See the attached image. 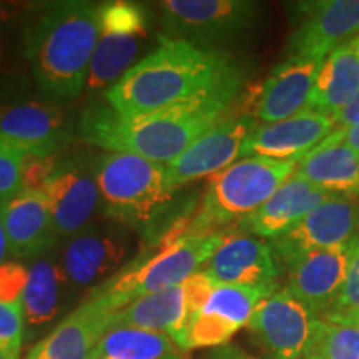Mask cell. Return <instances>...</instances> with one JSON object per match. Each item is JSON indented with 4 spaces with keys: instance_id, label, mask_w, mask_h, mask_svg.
Returning a JSON list of instances; mask_svg holds the SVG:
<instances>
[{
    "instance_id": "6da1fadb",
    "label": "cell",
    "mask_w": 359,
    "mask_h": 359,
    "mask_svg": "<svg viewBox=\"0 0 359 359\" xmlns=\"http://www.w3.org/2000/svg\"><path fill=\"white\" fill-rule=\"evenodd\" d=\"M245 79L243 72L188 100L140 116L118 115L107 102L105 105L93 103L82 114L79 135L88 145L109 154H132L168 165L201 135L233 114Z\"/></svg>"
},
{
    "instance_id": "7a4b0ae2",
    "label": "cell",
    "mask_w": 359,
    "mask_h": 359,
    "mask_svg": "<svg viewBox=\"0 0 359 359\" xmlns=\"http://www.w3.org/2000/svg\"><path fill=\"white\" fill-rule=\"evenodd\" d=\"M100 34V4L87 0L35 4L22 22V52L48 102L82 95Z\"/></svg>"
},
{
    "instance_id": "3957f363",
    "label": "cell",
    "mask_w": 359,
    "mask_h": 359,
    "mask_svg": "<svg viewBox=\"0 0 359 359\" xmlns=\"http://www.w3.org/2000/svg\"><path fill=\"white\" fill-rule=\"evenodd\" d=\"M243 72L230 52L160 35L158 47L103 97L118 115L140 116L188 100Z\"/></svg>"
},
{
    "instance_id": "277c9868",
    "label": "cell",
    "mask_w": 359,
    "mask_h": 359,
    "mask_svg": "<svg viewBox=\"0 0 359 359\" xmlns=\"http://www.w3.org/2000/svg\"><path fill=\"white\" fill-rule=\"evenodd\" d=\"M103 217L143 236L167 241L175 191L165 165L132 154H105L93 165Z\"/></svg>"
},
{
    "instance_id": "5b68a950",
    "label": "cell",
    "mask_w": 359,
    "mask_h": 359,
    "mask_svg": "<svg viewBox=\"0 0 359 359\" xmlns=\"http://www.w3.org/2000/svg\"><path fill=\"white\" fill-rule=\"evenodd\" d=\"M299 161L263 156L241 158L210 178L200 208L187 233H218L224 224L241 223L258 212L294 173Z\"/></svg>"
},
{
    "instance_id": "8992f818",
    "label": "cell",
    "mask_w": 359,
    "mask_h": 359,
    "mask_svg": "<svg viewBox=\"0 0 359 359\" xmlns=\"http://www.w3.org/2000/svg\"><path fill=\"white\" fill-rule=\"evenodd\" d=\"M224 235L218 233H185L165 241L155 255L132 263L110 280L100 283L90 296H97L118 311L135 299L183 285L198 273L222 245Z\"/></svg>"
},
{
    "instance_id": "52a82bcc",
    "label": "cell",
    "mask_w": 359,
    "mask_h": 359,
    "mask_svg": "<svg viewBox=\"0 0 359 359\" xmlns=\"http://www.w3.org/2000/svg\"><path fill=\"white\" fill-rule=\"evenodd\" d=\"M151 12L145 4L110 0L100 4V34L90 64L87 93H103L138 64L150 35Z\"/></svg>"
},
{
    "instance_id": "ba28073f",
    "label": "cell",
    "mask_w": 359,
    "mask_h": 359,
    "mask_svg": "<svg viewBox=\"0 0 359 359\" xmlns=\"http://www.w3.org/2000/svg\"><path fill=\"white\" fill-rule=\"evenodd\" d=\"M158 12L163 37L224 50L253 29L262 6L251 0H163Z\"/></svg>"
},
{
    "instance_id": "9c48e42d",
    "label": "cell",
    "mask_w": 359,
    "mask_h": 359,
    "mask_svg": "<svg viewBox=\"0 0 359 359\" xmlns=\"http://www.w3.org/2000/svg\"><path fill=\"white\" fill-rule=\"evenodd\" d=\"M359 34V0H313L293 6L286 57L323 62Z\"/></svg>"
},
{
    "instance_id": "30bf717a",
    "label": "cell",
    "mask_w": 359,
    "mask_h": 359,
    "mask_svg": "<svg viewBox=\"0 0 359 359\" xmlns=\"http://www.w3.org/2000/svg\"><path fill=\"white\" fill-rule=\"evenodd\" d=\"M359 240V196H334L283 235L269 240L283 266L316 251Z\"/></svg>"
},
{
    "instance_id": "8fae6325",
    "label": "cell",
    "mask_w": 359,
    "mask_h": 359,
    "mask_svg": "<svg viewBox=\"0 0 359 359\" xmlns=\"http://www.w3.org/2000/svg\"><path fill=\"white\" fill-rule=\"evenodd\" d=\"M258 127L251 114H230L213 128L201 135L178 158L165 165L168 185L173 191L212 178L241 156V148L250 133Z\"/></svg>"
},
{
    "instance_id": "7c38bea8",
    "label": "cell",
    "mask_w": 359,
    "mask_h": 359,
    "mask_svg": "<svg viewBox=\"0 0 359 359\" xmlns=\"http://www.w3.org/2000/svg\"><path fill=\"white\" fill-rule=\"evenodd\" d=\"M39 190L47 198L60 238H72L88 228L102 203L93 165L80 160H53Z\"/></svg>"
},
{
    "instance_id": "4fadbf2b",
    "label": "cell",
    "mask_w": 359,
    "mask_h": 359,
    "mask_svg": "<svg viewBox=\"0 0 359 359\" xmlns=\"http://www.w3.org/2000/svg\"><path fill=\"white\" fill-rule=\"evenodd\" d=\"M0 138L27 158H52L70 142V127L60 105L20 100L0 107Z\"/></svg>"
},
{
    "instance_id": "5bb4252c",
    "label": "cell",
    "mask_w": 359,
    "mask_h": 359,
    "mask_svg": "<svg viewBox=\"0 0 359 359\" xmlns=\"http://www.w3.org/2000/svg\"><path fill=\"white\" fill-rule=\"evenodd\" d=\"M120 224H90L69 238L60 264L72 288H90L127 266L130 240Z\"/></svg>"
},
{
    "instance_id": "9a60e30c",
    "label": "cell",
    "mask_w": 359,
    "mask_h": 359,
    "mask_svg": "<svg viewBox=\"0 0 359 359\" xmlns=\"http://www.w3.org/2000/svg\"><path fill=\"white\" fill-rule=\"evenodd\" d=\"M314 320L311 309L285 288L264 298L246 326L273 359H303Z\"/></svg>"
},
{
    "instance_id": "2e32d148",
    "label": "cell",
    "mask_w": 359,
    "mask_h": 359,
    "mask_svg": "<svg viewBox=\"0 0 359 359\" xmlns=\"http://www.w3.org/2000/svg\"><path fill=\"white\" fill-rule=\"evenodd\" d=\"M203 271L222 285L276 293L283 263L269 241L245 231L224 235L222 245L206 262Z\"/></svg>"
},
{
    "instance_id": "e0dca14e",
    "label": "cell",
    "mask_w": 359,
    "mask_h": 359,
    "mask_svg": "<svg viewBox=\"0 0 359 359\" xmlns=\"http://www.w3.org/2000/svg\"><path fill=\"white\" fill-rule=\"evenodd\" d=\"M336 128V118L314 110H304L275 123L258 125L241 148V158L263 156L273 160L304 158Z\"/></svg>"
},
{
    "instance_id": "ac0fdd59",
    "label": "cell",
    "mask_w": 359,
    "mask_h": 359,
    "mask_svg": "<svg viewBox=\"0 0 359 359\" xmlns=\"http://www.w3.org/2000/svg\"><path fill=\"white\" fill-rule=\"evenodd\" d=\"M359 240L299 258L288 266L286 290L306 304L314 316H325L343 288Z\"/></svg>"
},
{
    "instance_id": "d6986e66",
    "label": "cell",
    "mask_w": 359,
    "mask_h": 359,
    "mask_svg": "<svg viewBox=\"0 0 359 359\" xmlns=\"http://www.w3.org/2000/svg\"><path fill=\"white\" fill-rule=\"evenodd\" d=\"M0 218L11 257L15 259L43 257L60 240L47 198L40 190L24 188L0 201Z\"/></svg>"
},
{
    "instance_id": "ffe728a7",
    "label": "cell",
    "mask_w": 359,
    "mask_h": 359,
    "mask_svg": "<svg viewBox=\"0 0 359 359\" xmlns=\"http://www.w3.org/2000/svg\"><path fill=\"white\" fill-rule=\"evenodd\" d=\"M115 309L88 296L55 330L40 339L25 359H90L97 343L114 325Z\"/></svg>"
},
{
    "instance_id": "44dd1931",
    "label": "cell",
    "mask_w": 359,
    "mask_h": 359,
    "mask_svg": "<svg viewBox=\"0 0 359 359\" xmlns=\"http://www.w3.org/2000/svg\"><path fill=\"white\" fill-rule=\"evenodd\" d=\"M321 62L286 57L259 87L251 115L262 123H275L308 110Z\"/></svg>"
},
{
    "instance_id": "7402d4cb",
    "label": "cell",
    "mask_w": 359,
    "mask_h": 359,
    "mask_svg": "<svg viewBox=\"0 0 359 359\" xmlns=\"http://www.w3.org/2000/svg\"><path fill=\"white\" fill-rule=\"evenodd\" d=\"M334 196L339 195L321 190L293 173L273 193L271 198L258 212L245 218L240 226L262 240H275L276 236L296 226L309 212Z\"/></svg>"
},
{
    "instance_id": "603a6c76",
    "label": "cell",
    "mask_w": 359,
    "mask_h": 359,
    "mask_svg": "<svg viewBox=\"0 0 359 359\" xmlns=\"http://www.w3.org/2000/svg\"><path fill=\"white\" fill-rule=\"evenodd\" d=\"M294 173L333 195L359 196V155L344 143L339 128L299 160Z\"/></svg>"
},
{
    "instance_id": "cb8c5ba5",
    "label": "cell",
    "mask_w": 359,
    "mask_h": 359,
    "mask_svg": "<svg viewBox=\"0 0 359 359\" xmlns=\"http://www.w3.org/2000/svg\"><path fill=\"white\" fill-rule=\"evenodd\" d=\"M359 92V53L344 45L321 62L308 109L336 118Z\"/></svg>"
},
{
    "instance_id": "d4e9b609",
    "label": "cell",
    "mask_w": 359,
    "mask_h": 359,
    "mask_svg": "<svg viewBox=\"0 0 359 359\" xmlns=\"http://www.w3.org/2000/svg\"><path fill=\"white\" fill-rule=\"evenodd\" d=\"M72 288L60 259L40 257L27 268V283L22 293L25 326L40 327L48 325L62 311L65 293Z\"/></svg>"
},
{
    "instance_id": "484cf974",
    "label": "cell",
    "mask_w": 359,
    "mask_h": 359,
    "mask_svg": "<svg viewBox=\"0 0 359 359\" xmlns=\"http://www.w3.org/2000/svg\"><path fill=\"white\" fill-rule=\"evenodd\" d=\"M188 318L183 285L142 296L115 313L111 326H132L167 333L175 339Z\"/></svg>"
},
{
    "instance_id": "4316f807",
    "label": "cell",
    "mask_w": 359,
    "mask_h": 359,
    "mask_svg": "<svg viewBox=\"0 0 359 359\" xmlns=\"http://www.w3.org/2000/svg\"><path fill=\"white\" fill-rule=\"evenodd\" d=\"M90 359H185V351L167 333L111 326L97 343Z\"/></svg>"
},
{
    "instance_id": "83f0119b",
    "label": "cell",
    "mask_w": 359,
    "mask_h": 359,
    "mask_svg": "<svg viewBox=\"0 0 359 359\" xmlns=\"http://www.w3.org/2000/svg\"><path fill=\"white\" fill-rule=\"evenodd\" d=\"M303 359H359V327L316 318Z\"/></svg>"
},
{
    "instance_id": "f1b7e54d",
    "label": "cell",
    "mask_w": 359,
    "mask_h": 359,
    "mask_svg": "<svg viewBox=\"0 0 359 359\" xmlns=\"http://www.w3.org/2000/svg\"><path fill=\"white\" fill-rule=\"evenodd\" d=\"M271 294V291L266 290L222 285V283H218L215 286L213 293L210 294L208 302L205 303V306L200 311L215 314V316L222 318V320L231 323V325H235L241 330V327L248 325L255 308L264 298H268Z\"/></svg>"
},
{
    "instance_id": "f546056e",
    "label": "cell",
    "mask_w": 359,
    "mask_h": 359,
    "mask_svg": "<svg viewBox=\"0 0 359 359\" xmlns=\"http://www.w3.org/2000/svg\"><path fill=\"white\" fill-rule=\"evenodd\" d=\"M27 156L0 138V201L25 188Z\"/></svg>"
},
{
    "instance_id": "4dcf8cb0",
    "label": "cell",
    "mask_w": 359,
    "mask_h": 359,
    "mask_svg": "<svg viewBox=\"0 0 359 359\" xmlns=\"http://www.w3.org/2000/svg\"><path fill=\"white\" fill-rule=\"evenodd\" d=\"M25 316L22 303L0 299V348L20 354L24 341Z\"/></svg>"
},
{
    "instance_id": "1f68e13d",
    "label": "cell",
    "mask_w": 359,
    "mask_h": 359,
    "mask_svg": "<svg viewBox=\"0 0 359 359\" xmlns=\"http://www.w3.org/2000/svg\"><path fill=\"white\" fill-rule=\"evenodd\" d=\"M359 309V243L354 251L346 280L343 283L338 298L333 303L330 311L321 318H331V320H338V318L348 316Z\"/></svg>"
},
{
    "instance_id": "d6a6232c",
    "label": "cell",
    "mask_w": 359,
    "mask_h": 359,
    "mask_svg": "<svg viewBox=\"0 0 359 359\" xmlns=\"http://www.w3.org/2000/svg\"><path fill=\"white\" fill-rule=\"evenodd\" d=\"M27 283V268L22 263L7 262L0 266V299L20 303Z\"/></svg>"
},
{
    "instance_id": "836d02e7",
    "label": "cell",
    "mask_w": 359,
    "mask_h": 359,
    "mask_svg": "<svg viewBox=\"0 0 359 359\" xmlns=\"http://www.w3.org/2000/svg\"><path fill=\"white\" fill-rule=\"evenodd\" d=\"M218 283L213 280L212 276H208L203 269H200L198 273L188 278V280L183 283V288H185V296H187V306H188V316L193 313L200 311L201 308L205 306V303L208 302L210 294L213 293L215 286Z\"/></svg>"
},
{
    "instance_id": "e575fe53",
    "label": "cell",
    "mask_w": 359,
    "mask_h": 359,
    "mask_svg": "<svg viewBox=\"0 0 359 359\" xmlns=\"http://www.w3.org/2000/svg\"><path fill=\"white\" fill-rule=\"evenodd\" d=\"M34 2H13V0H0V35L15 22L25 20V17L34 11Z\"/></svg>"
},
{
    "instance_id": "d590c367",
    "label": "cell",
    "mask_w": 359,
    "mask_h": 359,
    "mask_svg": "<svg viewBox=\"0 0 359 359\" xmlns=\"http://www.w3.org/2000/svg\"><path fill=\"white\" fill-rule=\"evenodd\" d=\"M359 125V92L351 103L336 116V128H349Z\"/></svg>"
},
{
    "instance_id": "8d00e7d4",
    "label": "cell",
    "mask_w": 359,
    "mask_h": 359,
    "mask_svg": "<svg viewBox=\"0 0 359 359\" xmlns=\"http://www.w3.org/2000/svg\"><path fill=\"white\" fill-rule=\"evenodd\" d=\"M206 359H255V358H251L250 354L245 353L241 348L233 346V344H224V346L215 348Z\"/></svg>"
},
{
    "instance_id": "74e56055",
    "label": "cell",
    "mask_w": 359,
    "mask_h": 359,
    "mask_svg": "<svg viewBox=\"0 0 359 359\" xmlns=\"http://www.w3.org/2000/svg\"><path fill=\"white\" fill-rule=\"evenodd\" d=\"M343 132V140L351 148L354 154L359 155V125L349 128H339Z\"/></svg>"
},
{
    "instance_id": "f35d334b",
    "label": "cell",
    "mask_w": 359,
    "mask_h": 359,
    "mask_svg": "<svg viewBox=\"0 0 359 359\" xmlns=\"http://www.w3.org/2000/svg\"><path fill=\"white\" fill-rule=\"evenodd\" d=\"M8 255H11V250H8V241H7V235H6V228H4L2 218H0V266L4 263H7L6 259Z\"/></svg>"
},
{
    "instance_id": "ab89813d",
    "label": "cell",
    "mask_w": 359,
    "mask_h": 359,
    "mask_svg": "<svg viewBox=\"0 0 359 359\" xmlns=\"http://www.w3.org/2000/svg\"><path fill=\"white\" fill-rule=\"evenodd\" d=\"M331 320V318H330ZM336 321H344V323H351V325H356L359 327V309L358 311H354L351 314H348V316H343V318H338Z\"/></svg>"
},
{
    "instance_id": "60d3db41",
    "label": "cell",
    "mask_w": 359,
    "mask_h": 359,
    "mask_svg": "<svg viewBox=\"0 0 359 359\" xmlns=\"http://www.w3.org/2000/svg\"><path fill=\"white\" fill-rule=\"evenodd\" d=\"M20 354H15L12 351H8L6 348H0V359H19Z\"/></svg>"
},
{
    "instance_id": "b9f144b4",
    "label": "cell",
    "mask_w": 359,
    "mask_h": 359,
    "mask_svg": "<svg viewBox=\"0 0 359 359\" xmlns=\"http://www.w3.org/2000/svg\"><path fill=\"white\" fill-rule=\"evenodd\" d=\"M2 64H4V42L0 39V70H2Z\"/></svg>"
},
{
    "instance_id": "7bdbcfd3",
    "label": "cell",
    "mask_w": 359,
    "mask_h": 359,
    "mask_svg": "<svg viewBox=\"0 0 359 359\" xmlns=\"http://www.w3.org/2000/svg\"><path fill=\"white\" fill-rule=\"evenodd\" d=\"M349 45H351V47L354 48V50H356V52L359 53V34H358V37H356V39H354V40H353V42H351V43H349Z\"/></svg>"
},
{
    "instance_id": "ee69618b",
    "label": "cell",
    "mask_w": 359,
    "mask_h": 359,
    "mask_svg": "<svg viewBox=\"0 0 359 359\" xmlns=\"http://www.w3.org/2000/svg\"><path fill=\"white\" fill-rule=\"evenodd\" d=\"M266 359H273V358H266Z\"/></svg>"
}]
</instances>
